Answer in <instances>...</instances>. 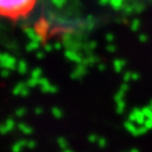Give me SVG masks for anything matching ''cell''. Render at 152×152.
<instances>
[{
    "instance_id": "6da1fadb",
    "label": "cell",
    "mask_w": 152,
    "mask_h": 152,
    "mask_svg": "<svg viewBox=\"0 0 152 152\" xmlns=\"http://www.w3.org/2000/svg\"><path fill=\"white\" fill-rule=\"evenodd\" d=\"M37 0H0V17L17 20L27 17L35 8Z\"/></svg>"
}]
</instances>
